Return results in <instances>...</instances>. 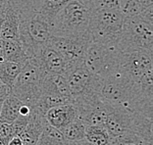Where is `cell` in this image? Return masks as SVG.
<instances>
[{
	"label": "cell",
	"instance_id": "obj_1",
	"mask_svg": "<svg viewBox=\"0 0 153 145\" xmlns=\"http://www.w3.org/2000/svg\"><path fill=\"white\" fill-rule=\"evenodd\" d=\"M20 13L19 40L29 58H36L49 43L51 25L38 11Z\"/></svg>",
	"mask_w": 153,
	"mask_h": 145
},
{
	"label": "cell",
	"instance_id": "obj_35",
	"mask_svg": "<svg viewBox=\"0 0 153 145\" xmlns=\"http://www.w3.org/2000/svg\"><path fill=\"white\" fill-rule=\"evenodd\" d=\"M4 97H5V96H4ZM4 97L0 98V112H1V107H2V103H3V100H4Z\"/></svg>",
	"mask_w": 153,
	"mask_h": 145
},
{
	"label": "cell",
	"instance_id": "obj_12",
	"mask_svg": "<svg viewBox=\"0 0 153 145\" xmlns=\"http://www.w3.org/2000/svg\"><path fill=\"white\" fill-rule=\"evenodd\" d=\"M30 116L26 127L20 134L23 145H36L44 127L47 125L45 114L34 108H30Z\"/></svg>",
	"mask_w": 153,
	"mask_h": 145
},
{
	"label": "cell",
	"instance_id": "obj_6",
	"mask_svg": "<svg viewBox=\"0 0 153 145\" xmlns=\"http://www.w3.org/2000/svg\"><path fill=\"white\" fill-rule=\"evenodd\" d=\"M125 20L119 8L97 9L90 11L88 30L93 42L116 44Z\"/></svg>",
	"mask_w": 153,
	"mask_h": 145
},
{
	"label": "cell",
	"instance_id": "obj_13",
	"mask_svg": "<svg viewBox=\"0 0 153 145\" xmlns=\"http://www.w3.org/2000/svg\"><path fill=\"white\" fill-rule=\"evenodd\" d=\"M20 13L11 2L6 3L3 9L0 37L1 39H19Z\"/></svg>",
	"mask_w": 153,
	"mask_h": 145
},
{
	"label": "cell",
	"instance_id": "obj_17",
	"mask_svg": "<svg viewBox=\"0 0 153 145\" xmlns=\"http://www.w3.org/2000/svg\"><path fill=\"white\" fill-rule=\"evenodd\" d=\"M66 140L61 130L47 124L41 132L36 145H65Z\"/></svg>",
	"mask_w": 153,
	"mask_h": 145
},
{
	"label": "cell",
	"instance_id": "obj_4",
	"mask_svg": "<svg viewBox=\"0 0 153 145\" xmlns=\"http://www.w3.org/2000/svg\"><path fill=\"white\" fill-rule=\"evenodd\" d=\"M46 75L36 58H29L22 66L10 93L33 107L40 96L41 86Z\"/></svg>",
	"mask_w": 153,
	"mask_h": 145
},
{
	"label": "cell",
	"instance_id": "obj_31",
	"mask_svg": "<svg viewBox=\"0 0 153 145\" xmlns=\"http://www.w3.org/2000/svg\"><path fill=\"white\" fill-rule=\"evenodd\" d=\"M7 145H23V142L21 140L20 136H14Z\"/></svg>",
	"mask_w": 153,
	"mask_h": 145
},
{
	"label": "cell",
	"instance_id": "obj_20",
	"mask_svg": "<svg viewBox=\"0 0 153 145\" xmlns=\"http://www.w3.org/2000/svg\"><path fill=\"white\" fill-rule=\"evenodd\" d=\"M150 5H153V0H119V9L125 17L137 16Z\"/></svg>",
	"mask_w": 153,
	"mask_h": 145
},
{
	"label": "cell",
	"instance_id": "obj_33",
	"mask_svg": "<svg viewBox=\"0 0 153 145\" xmlns=\"http://www.w3.org/2000/svg\"><path fill=\"white\" fill-rule=\"evenodd\" d=\"M3 9H4V6H3ZM3 9L2 11L0 12V30H1V23H2V18H3ZM1 38V37H0Z\"/></svg>",
	"mask_w": 153,
	"mask_h": 145
},
{
	"label": "cell",
	"instance_id": "obj_37",
	"mask_svg": "<svg viewBox=\"0 0 153 145\" xmlns=\"http://www.w3.org/2000/svg\"><path fill=\"white\" fill-rule=\"evenodd\" d=\"M1 97H4V96H0V98H1Z\"/></svg>",
	"mask_w": 153,
	"mask_h": 145
},
{
	"label": "cell",
	"instance_id": "obj_24",
	"mask_svg": "<svg viewBox=\"0 0 153 145\" xmlns=\"http://www.w3.org/2000/svg\"><path fill=\"white\" fill-rule=\"evenodd\" d=\"M13 137L14 134L11 124L0 122V142L3 145H7Z\"/></svg>",
	"mask_w": 153,
	"mask_h": 145
},
{
	"label": "cell",
	"instance_id": "obj_2",
	"mask_svg": "<svg viewBox=\"0 0 153 145\" xmlns=\"http://www.w3.org/2000/svg\"><path fill=\"white\" fill-rule=\"evenodd\" d=\"M64 77L74 104L79 105L100 98L102 78L90 72L85 63L72 67Z\"/></svg>",
	"mask_w": 153,
	"mask_h": 145
},
{
	"label": "cell",
	"instance_id": "obj_10",
	"mask_svg": "<svg viewBox=\"0 0 153 145\" xmlns=\"http://www.w3.org/2000/svg\"><path fill=\"white\" fill-rule=\"evenodd\" d=\"M36 59L42 67L47 75H65L69 70L68 63L62 54L48 43Z\"/></svg>",
	"mask_w": 153,
	"mask_h": 145
},
{
	"label": "cell",
	"instance_id": "obj_30",
	"mask_svg": "<svg viewBox=\"0 0 153 145\" xmlns=\"http://www.w3.org/2000/svg\"><path fill=\"white\" fill-rule=\"evenodd\" d=\"M10 93V88L0 81V96H6Z\"/></svg>",
	"mask_w": 153,
	"mask_h": 145
},
{
	"label": "cell",
	"instance_id": "obj_19",
	"mask_svg": "<svg viewBox=\"0 0 153 145\" xmlns=\"http://www.w3.org/2000/svg\"><path fill=\"white\" fill-rule=\"evenodd\" d=\"M85 125L79 118L75 119L73 122L68 124L64 129H61L66 141H76L85 139Z\"/></svg>",
	"mask_w": 153,
	"mask_h": 145
},
{
	"label": "cell",
	"instance_id": "obj_32",
	"mask_svg": "<svg viewBox=\"0 0 153 145\" xmlns=\"http://www.w3.org/2000/svg\"><path fill=\"white\" fill-rule=\"evenodd\" d=\"M5 60L4 58V51H3V43H2V39L0 38V63Z\"/></svg>",
	"mask_w": 153,
	"mask_h": 145
},
{
	"label": "cell",
	"instance_id": "obj_26",
	"mask_svg": "<svg viewBox=\"0 0 153 145\" xmlns=\"http://www.w3.org/2000/svg\"><path fill=\"white\" fill-rule=\"evenodd\" d=\"M107 8H119V0H96L95 7L93 10Z\"/></svg>",
	"mask_w": 153,
	"mask_h": 145
},
{
	"label": "cell",
	"instance_id": "obj_16",
	"mask_svg": "<svg viewBox=\"0 0 153 145\" xmlns=\"http://www.w3.org/2000/svg\"><path fill=\"white\" fill-rule=\"evenodd\" d=\"M22 64L7 60L1 62L0 63V81L11 89L14 81H15L21 69H22Z\"/></svg>",
	"mask_w": 153,
	"mask_h": 145
},
{
	"label": "cell",
	"instance_id": "obj_18",
	"mask_svg": "<svg viewBox=\"0 0 153 145\" xmlns=\"http://www.w3.org/2000/svg\"><path fill=\"white\" fill-rule=\"evenodd\" d=\"M85 138L94 145H110L111 138L104 126H86Z\"/></svg>",
	"mask_w": 153,
	"mask_h": 145
},
{
	"label": "cell",
	"instance_id": "obj_36",
	"mask_svg": "<svg viewBox=\"0 0 153 145\" xmlns=\"http://www.w3.org/2000/svg\"><path fill=\"white\" fill-rule=\"evenodd\" d=\"M3 6H4V5H0V12L2 11V9H3Z\"/></svg>",
	"mask_w": 153,
	"mask_h": 145
},
{
	"label": "cell",
	"instance_id": "obj_9",
	"mask_svg": "<svg viewBox=\"0 0 153 145\" xmlns=\"http://www.w3.org/2000/svg\"><path fill=\"white\" fill-rule=\"evenodd\" d=\"M152 52L137 50L121 53L119 70L128 75L134 81H138L145 72L152 70Z\"/></svg>",
	"mask_w": 153,
	"mask_h": 145
},
{
	"label": "cell",
	"instance_id": "obj_23",
	"mask_svg": "<svg viewBox=\"0 0 153 145\" xmlns=\"http://www.w3.org/2000/svg\"><path fill=\"white\" fill-rule=\"evenodd\" d=\"M11 4L18 10L22 11H38L42 4L43 0H10Z\"/></svg>",
	"mask_w": 153,
	"mask_h": 145
},
{
	"label": "cell",
	"instance_id": "obj_34",
	"mask_svg": "<svg viewBox=\"0 0 153 145\" xmlns=\"http://www.w3.org/2000/svg\"><path fill=\"white\" fill-rule=\"evenodd\" d=\"M10 0H0V5H5L6 3H8Z\"/></svg>",
	"mask_w": 153,
	"mask_h": 145
},
{
	"label": "cell",
	"instance_id": "obj_5",
	"mask_svg": "<svg viewBox=\"0 0 153 145\" xmlns=\"http://www.w3.org/2000/svg\"><path fill=\"white\" fill-rule=\"evenodd\" d=\"M89 16L88 8L76 0H71L52 21L51 33L59 36L88 34Z\"/></svg>",
	"mask_w": 153,
	"mask_h": 145
},
{
	"label": "cell",
	"instance_id": "obj_14",
	"mask_svg": "<svg viewBox=\"0 0 153 145\" xmlns=\"http://www.w3.org/2000/svg\"><path fill=\"white\" fill-rule=\"evenodd\" d=\"M24 104L19 98L11 93L7 94L3 100L1 112H0V122L12 124L20 115V109Z\"/></svg>",
	"mask_w": 153,
	"mask_h": 145
},
{
	"label": "cell",
	"instance_id": "obj_11",
	"mask_svg": "<svg viewBox=\"0 0 153 145\" xmlns=\"http://www.w3.org/2000/svg\"><path fill=\"white\" fill-rule=\"evenodd\" d=\"M79 118V110L74 103H68L55 106L45 113V119L50 126L56 127L59 130Z\"/></svg>",
	"mask_w": 153,
	"mask_h": 145
},
{
	"label": "cell",
	"instance_id": "obj_21",
	"mask_svg": "<svg viewBox=\"0 0 153 145\" xmlns=\"http://www.w3.org/2000/svg\"><path fill=\"white\" fill-rule=\"evenodd\" d=\"M71 0H43L39 9V13L51 25L52 21L54 20L57 14Z\"/></svg>",
	"mask_w": 153,
	"mask_h": 145
},
{
	"label": "cell",
	"instance_id": "obj_7",
	"mask_svg": "<svg viewBox=\"0 0 153 145\" xmlns=\"http://www.w3.org/2000/svg\"><path fill=\"white\" fill-rule=\"evenodd\" d=\"M121 52L116 44L92 42L86 51L85 65L90 72L105 78L119 69Z\"/></svg>",
	"mask_w": 153,
	"mask_h": 145
},
{
	"label": "cell",
	"instance_id": "obj_15",
	"mask_svg": "<svg viewBox=\"0 0 153 145\" xmlns=\"http://www.w3.org/2000/svg\"><path fill=\"white\" fill-rule=\"evenodd\" d=\"M2 43L5 60L24 65L29 59L19 39H2Z\"/></svg>",
	"mask_w": 153,
	"mask_h": 145
},
{
	"label": "cell",
	"instance_id": "obj_27",
	"mask_svg": "<svg viewBox=\"0 0 153 145\" xmlns=\"http://www.w3.org/2000/svg\"><path fill=\"white\" fill-rule=\"evenodd\" d=\"M137 16H140L142 20L145 21V22L153 25V5L145 7Z\"/></svg>",
	"mask_w": 153,
	"mask_h": 145
},
{
	"label": "cell",
	"instance_id": "obj_3",
	"mask_svg": "<svg viewBox=\"0 0 153 145\" xmlns=\"http://www.w3.org/2000/svg\"><path fill=\"white\" fill-rule=\"evenodd\" d=\"M116 46L121 53L137 50L153 49L152 25L140 16L125 17L123 26L116 40Z\"/></svg>",
	"mask_w": 153,
	"mask_h": 145
},
{
	"label": "cell",
	"instance_id": "obj_28",
	"mask_svg": "<svg viewBox=\"0 0 153 145\" xmlns=\"http://www.w3.org/2000/svg\"><path fill=\"white\" fill-rule=\"evenodd\" d=\"M76 1H78L79 4L85 6V8H88L89 11H92L94 9L96 3V0H76Z\"/></svg>",
	"mask_w": 153,
	"mask_h": 145
},
{
	"label": "cell",
	"instance_id": "obj_25",
	"mask_svg": "<svg viewBox=\"0 0 153 145\" xmlns=\"http://www.w3.org/2000/svg\"><path fill=\"white\" fill-rule=\"evenodd\" d=\"M30 116H22V115H19V117L17 118L14 122L11 124L12 126V129H13V134L14 136H19L21 132H23L24 129L26 127L27 122L30 120Z\"/></svg>",
	"mask_w": 153,
	"mask_h": 145
},
{
	"label": "cell",
	"instance_id": "obj_8",
	"mask_svg": "<svg viewBox=\"0 0 153 145\" xmlns=\"http://www.w3.org/2000/svg\"><path fill=\"white\" fill-rule=\"evenodd\" d=\"M91 42L90 33L78 36H59L52 34L49 40L51 45L56 48L65 58L69 70L76 65L85 63L86 51Z\"/></svg>",
	"mask_w": 153,
	"mask_h": 145
},
{
	"label": "cell",
	"instance_id": "obj_22",
	"mask_svg": "<svg viewBox=\"0 0 153 145\" xmlns=\"http://www.w3.org/2000/svg\"><path fill=\"white\" fill-rule=\"evenodd\" d=\"M153 141L146 139L145 137L137 133L127 132L111 138L110 145H152Z\"/></svg>",
	"mask_w": 153,
	"mask_h": 145
},
{
	"label": "cell",
	"instance_id": "obj_29",
	"mask_svg": "<svg viewBox=\"0 0 153 145\" xmlns=\"http://www.w3.org/2000/svg\"><path fill=\"white\" fill-rule=\"evenodd\" d=\"M65 145H94V144L88 142V141L85 138V139L76 140V141H66Z\"/></svg>",
	"mask_w": 153,
	"mask_h": 145
}]
</instances>
